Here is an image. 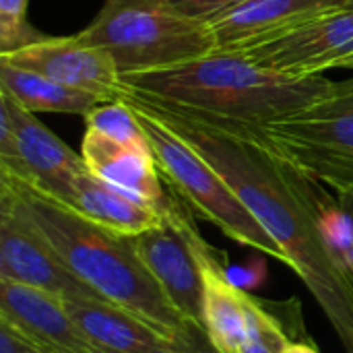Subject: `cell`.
Wrapping results in <instances>:
<instances>
[{"mask_svg": "<svg viewBox=\"0 0 353 353\" xmlns=\"http://www.w3.org/2000/svg\"><path fill=\"white\" fill-rule=\"evenodd\" d=\"M72 209L122 236H139L161 223L163 215L147 201L83 170L74 182Z\"/></svg>", "mask_w": 353, "mask_h": 353, "instance_id": "cell-16", "label": "cell"}, {"mask_svg": "<svg viewBox=\"0 0 353 353\" xmlns=\"http://www.w3.org/2000/svg\"><path fill=\"white\" fill-rule=\"evenodd\" d=\"M0 281L43 290L68 300L101 298L64 263L29 219L14 192L0 182Z\"/></svg>", "mask_w": 353, "mask_h": 353, "instance_id": "cell-8", "label": "cell"}, {"mask_svg": "<svg viewBox=\"0 0 353 353\" xmlns=\"http://www.w3.org/2000/svg\"><path fill=\"white\" fill-rule=\"evenodd\" d=\"M122 87L124 93L163 110L265 126L321 101L337 83L323 74L288 77L240 54L213 52L172 68L122 74Z\"/></svg>", "mask_w": 353, "mask_h": 353, "instance_id": "cell-2", "label": "cell"}, {"mask_svg": "<svg viewBox=\"0 0 353 353\" xmlns=\"http://www.w3.org/2000/svg\"><path fill=\"white\" fill-rule=\"evenodd\" d=\"M0 353H54L0 319Z\"/></svg>", "mask_w": 353, "mask_h": 353, "instance_id": "cell-24", "label": "cell"}, {"mask_svg": "<svg viewBox=\"0 0 353 353\" xmlns=\"http://www.w3.org/2000/svg\"><path fill=\"white\" fill-rule=\"evenodd\" d=\"M347 6H353V0H350V2H347Z\"/></svg>", "mask_w": 353, "mask_h": 353, "instance_id": "cell-27", "label": "cell"}, {"mask_svg": "<svg viewBox=\"0 0 353 353\" xmlns=\"http://www.w3.org/2000/svg\"><path fill=\"white\" fill-rule=\"evenodd\" d=\"M244 343L240 353H285L294 343L281 321L273 316L256 298L244 292Z\"/></svg>", "mask_w": 353, "mask_h": 353, "instance_id": "cell-20", "label": "cell"}, {"mask_svg": "<svg viewBox=\"0 0 353 353\" xmlns=\"http://www.w3.org/2000/svg\"><path fill=\"white\" fill-rule=\"evenodd\" d=\"M0 60L43 74L52 81L89 91L103 103L118 101L124 93L122 74L114 58L105 50L81 41L77 35H43L25 48L0 54Z\"/></svg>", "mask_w": 353, "mask_h": 353, "instance_id": "cell-10", "label": "cell"}, {"mask_svg": "<svg viewBox=\"0 0 353 353\" xmlns=\"http://www.w3.org/2000/svg\"><path fill=\"white\" fill-rule=\"evenodd\" d=\"M0 319L54 353H97L77 329L62 298L0 281Z\"/></svg>", "mask_w": 353, "mask_h": 353, "instance_id": "cell-12", "label": "cell"}, {"mask_svg": "<svg viewBox=\"0 0 353 353\" xmlns=\"http://www.w3.org/2000/svg\"><path fill=\"white\" fill-rule=\"evenodd\" d=\"M0 182L14 192L29 219L91 290L170 335L186 323L141 263L130 236L87 219L72 207L4 172H0Z\"/></svg>", "mask_w": 353, "mask_h": 353, "instance_id": "cell-3", "label": "cell"}, {"mask_svg": "<svg viewBox=\"0 0 353 353\" xmlns=\"http://www.w3.org/2000/svg\"><path fill=\"white\" fill-rule=\"evenodd\" d=\"M350 0H250L211 21L217 52H238L275 37L319 14L345 8Z\"/></svg>", "mask_w": 353, "mask_h": 353, "instance_id": "cell-13", "label": "cell"}, {"mask_svg": "<svg viewBox=\"0 0 353 353\" xmlns=\"http://www.w3.org/2000/svg\"><path fill=\"white\" fill-rule=\"evenodd\" d=\"M337 201H339V205L343 207V211L347 213V217H350V223H352V230H353V192H347V194H337Z\"/></svg>", "mask_w": 353, "mask_h": 353, "instance_id": "cell-25", "label": "cell"}, {"mask_svg": "<svg viewBox=\"0 0 353 353\" xmlns=\"http://www.w3.org/2000/svg\"><path fill=\"white\" fill-rule=\"evenodd\" d=\"M0 91L8 93L27 112H56L87 116L93 108L103 103L97 95L52 81L43 74L19 68L0 60Z\"/></svg>", "mask_w": 353, "mask_h": 353, "instance_id": "cell-18", "label": "cell"}, {"mask_svg": "<svg viewBox=\"0 0 353 353\" xmlns=\"http://www.w3.org/2000/svg\"><path fill=\"white\" fill-rule=\"evenodd\" d=\"M120 99H124L137 112L168 188H172L190 211L219 228L234 242L288 265L281 246L244 207L225 178L196 149H192L141 99L128 93H124Z\"/></svg>", "mask_w": 353, "mask_h": 353, "instance_id": "cell-5", "label": "cell"}, {"mask_svg": "<svg viewBox=\"0 0 353 353\" xmlns=\"http://www.w3.org/2000/svg\"><path fill=\"white\" fill-rule=\"evenodd\" d=\"M250 128L310 178L337 194L353 192V79L302 112Z\"/></svg>", "mask_w": 353, "mask_h": 353, "instance_id": "cell-6", "label": "cell"}, {"mask_svg": "<svg viewBox=\"0 0 353 353\" xmlns=\"http://www.w3.org/2000/svg\"><path fill=\"white\" fill-rule=\"evenodd\" d=\"M143 103L225 178L244 207L281 246L288 267L306 283L343 347L353 353V279L329 242L325 217L333 199L319 186L321 182L250 126Z\"/></svg>", "mask_w": 353, "mask_h": 353, "instance_id": "cell-1", "label": "cell"}, {"mask_svg": "<svg viewBox=\"0 0 353 353\" xmlns=\"http://www.w3.org/2000/svg\"><path fill=\"white\" fill-rule=\"evenodd\" d=\"M285 353H321V352H316L310 343H292L288 350H285Z\"/></svg>", "mask_w": 353, "mask_h": 353, "instance_id": "cell-26", "label": "cell"}, {"mask_svg": "<svg viewBox=\"0 0 353 353\" xmlns=\"http://www.w3.org/2000/svg\"><path fill=\"white\" fill-rule=\"evenodd\" d=\"M147 353H221L207 335L205 327H199L194 323H184L180 329H176L168 339H163L157 347Z\"/></svg>", "mask_w": 353, "mask_h": 353, "instance_id": "cell-22", "label": "cell"}, {"mask_svg": "<svg viewBox=\"0 0 353 353\" xmlns=\"http://www.w3.org/2000/svg\"><path fill=\"white\" fill-rule=\"evenodd\" d=\"M205 277V331L221 353H240L244 343L246 314L244 290L219 267L213 250L203 256Z\"/></svg>", "mask_w": 353, "mask_h": 353, "instance_id": "cell-17", "label": "cell"}, {"mask_svg": "<svg viewBox=\"0 0 353 353\" xmlns=\"http://www.w3.org/2000/svg\"><path fill=\"white\" fill-rule=\"evenodd\" d=\"M159 225L132 236L134 250L172 308L188 323L205 327L203 256L209 244L194 228L188 205L172 190Z\"/></svg>", "mask_w": 353, "mask_h": 353, "instance_id": "cell-7", "label": "cell"}, {"mask_svg": "<svg viewBox=\"0 0 353 353\" xmlns=\"http://www.w3.org/2000/svg\"><path fill=\"white\" fill-rule=\"evenodd\" d=\"M234 54L288 77H314L329 68H350L353 62V6L319 14Z\"/></svg>", "mask_w": 353, "mask_h": 353, "instance_id": "cell-9", "label": "cell"}, {"mask_svg": "<svg viewBox=\"0 0 353 353\" xmlns=\"http://www.w3.org/2000/svg\"><path fill=\"white\" fill-rule=\"evenodd\" d=\"M350 68H352V70H353V62H352V64H350Z\"/></svg>", "mask_w": 353, "mask_h": 353, "instance_id": "cell-28", "label": "cell"}, {"mask_svg": "<svg viewBox=\"0 0 353 353\" xmlns=\"http://www.w3.org/2000/svg\"><path fill=\"white\" fill-rule=\"evenodd\" d=\"M29 0H0V54L14 52L43 37L27 21Z\"/></svg>", "mask_w": 353, "mask_h": 353, "instance_id": "cell-21", "label": "cell"}, {"mask_svg": "<svg viewBox=\"0 0 353 353\" xmlns=\"http://www.w3.org/2000/svg\"><path fill=\"white\" fill-rule=\"evenodd\" d=\"M0 103L12 116L23 157V172L12 178L72 207L77 176L87 170L83 155L60 141L33 112L21 108L8 93L0 91Z\"/></svg>", "mask_w": 353, "mask_h": 353, "instance_id": "cell-11", "label": "cell"}, {"mask_svg": "<svg viewBox=\"0 0 353 353\" xmlns=\"http://www.w3.org/2000/svg\"><path fill=\"white\" fill-rule=\"evenodd\" d=\"M81 155L91 174L147 201L159 211H163L172 201V188H163V176L157 168L153 151L116 143L101 132L87 128L81 141Z\"/></svg>", "mask_w": 353, "mask_h": 353, "instance_id": "cell-14", "label": "cell"}, {"mask_svg": "<svg viewBox=\"0 0 353 353\" xmlns=\"http://www.w3.org/2000/svg\"><path fill=\"white\" fill-rule=\"evenodd\" d=\"M77 329L97 353H147L170 333L110 300L85 298L64 302Z\"/></svg>", "mask_w": 353, "mask_h": 353, "instance_id": "cell-15", "label": "cell"}, {"mask_svg": "<svg viewBox=\"0 0 353 353\" xmlns=\"http://www.w3.org/2000/svg\"><path fill=\"white\" fill-rule=\"evenodd\" d=\"M77 37L105 50L120 74L172 68L217 52L211 23L165 0H105Z\"/></svg>", "mask_w": 353, "mask_h": 353, "instance_id": "cell-4", "label": "cell"}, {"mask_svg": "<svg viewBox=\"0 0 353 353\" xmlns=\"http://www.w3.org/2000/svg\"><path fill=\"white\" fill-rule=\"evenodd\" d=\"M170 6H174L176 10L194 17V19H203V21H213L250 0H165Z\"/></svg>", "mask_w": 353, "mask_h": 353, "instance_id": "cell-23", "label": "cell"}, {"mask_svg": "<svg viewBox=\"0 0 353 353\" xmlns=\"http://www.w3.org/2000/svg\"><path fill=\"white\" fill-rule=\"evenodd\" d=\"M85 122H87V128H93L116 143H122V145H128L134 149H143V151H151L149 137H147L137 112L124 99L99 103L85 116Z\"/></svg>", "mask_w": 353, "mask_h": 353, "instance_id": "cell-19", "label": "cell"}]
</instances>
